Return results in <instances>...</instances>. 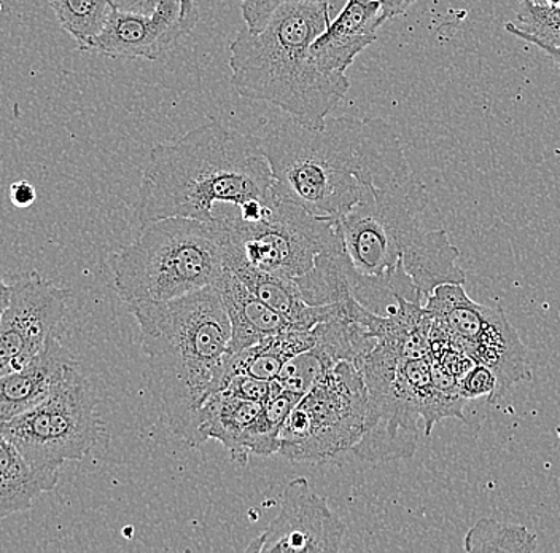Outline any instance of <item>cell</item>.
Returning a JSON list of instances; mask_svg holds the SVG:
<instances>
[{
    "label": "cell",
    "mask_w": 560,
    "mask_h": 553,
    "mask_svg": "<svg viewBox=\"0 0 560 553\" xmlns=\"http://www.w3.org/2000/svg\"><path fill=\"white\" fill-rule=\"evenodd\" d=\"M429 206V191L411 173L366 188L338 220L353 296L373 313L387 316L401 299L422 303L438 286L467 283L446 230L427 226Z\"/></svg>",
    "instance_id": "cell-1"
},
{
    "label": "cell",
    "mask_w": 560,
    "mask_h": 553,
    "mask_svg": "<svg viewBox=\"0 0 560 553\" xmlns=\"http://www.w3.org/2000/svg\"><path fill=\"white\" fill-rule=\"evenodd\" d=\"M261 147L276 194L322 219H341L366 188L412 173L397 131L381 118L328 117L318 128L290 118Z\"/></svg>",
    "instance_id": "cell-2"
},
{
    "label": "cell",
    "mask_w": 560,
    "mask_h": 553,
    "mask_svg": "<svg viewBox=\"0 0 560 553\" xmlns=\"http://www.w3.org/2000/svg\"><path fill=\"white\" fill-rule=\"evenodd\" d=\"M275 192L261 138L213 120L173 143H158L135 206L140 229L171 217L213 222L219 203L240 206Z\"/></svg>",
    "instance_id": "cell-3"
},
{
    "label": "cell",
    "mask_w": 560,
    "mask_h": 553,
    "mask_svg": "<svg viewBox=\"0 0 560 553\" xmlns=\"http://www.w3.org/2000/svg\"><path fill=\"white\" fill-rule=\"evenodd\" d=\"M149 367V388L171 433L201 446L198 418L215 394L231 324L215 286L171 302L129 303Z\"/></svg>",
    "instance_id": "cell-4"
},
{
    "label": "cell",
    "mask_w": 560,
    "mask_h": 553,
    "mask_svg": "<svg viewBox=\"0 0 560 553\" xmlns=\"http://www.w3.org/2000/svg\"><path fill=\"white\" fill-rule=\"evenodd\" d=\"M330 10L328 3H285L258 33L241 31L228 61L237 94L279 107L307 128L324 125L350 89L346 73L320 71L311 54L330 24Z\"/></svg>",
    "instance_id": "cell-5"
},
{
    "label": "cell",
    "mask_w": 560,
    "mask_h": 553,
    "mask_svg": "<svg viewBox=\"0 0 560 553\" xmlns=\"http://www.w3.org/2000/svg\"><path fill=\"white\" fill-rule=\"evenodd\" d=\"M114 287L126 304L171 302L215 286L225 272L217 222L171 217L140 229L110 262Z\"/></svg>",
    "instance_id": "cell-6"
},
{
    "label": "cell",
    "mask_w": 560,
    "mask_h": 553,
    "mask_svg": "<svg viewBox=\"0 0 560 553\" xmlns=\"http://www.w3.org/2000/svg\"><path fill=\"white\" fill-rule=\"evenodd\" d=\"M213 222L222 230L226 257L296 286L345 252L338 220L313 216L276 192L260 220L247 222L236 206L219 203Z\"/></svg>",
    "instance_id": "cell-7"
},
{
    "label": "cell",
    "mask_w": 560,
    "mask_h": 553,
    "mask_svg": "<svg viewBox=\"0 0 560 553\" xmlns=\"http://www.w3.org/2000/svg\"><path fill=\"white\" fill-rule=\"evenodd\" d=\"M370 394L362 367L336 364L304 394L280 430L279 454L290 463L325 464L352 453L365 436Z\"/></svg>",
    "instance_id": "cell-8"
},
{
    "label": "cell",
    "mask_w": 560,
    "mask_h": 553,
    "mask_svg": "<svg viewBox=\"0 0 560 553\" xmlns=\"http://www.w3.org/2000/svg\"><path fill=\"white\" fill-rule=\"evenodd\" d=\"M0 430L34 468L59 472L97 446L104 425L93 387L77 366L42 404L2 423Z\"/></svg>",
    "instance_id": "cell-9"
},
{
    "label": "cell",
    "mask_w": 560,
    "mask_h": 553,
    "mask_svg": "<svg viewBox=\"0 0 560 553\" xmlns=\"http://www.w3.org/2000/svg\"><path fill=\"white\" fill-rule=\"evenodd\" d=\"M429 310L446 329L451 348L492 370L497 378L492 404H499L514 384L530 380L527 349L500 308L476 303L464 285H443L430 297Z\"/></svg>",
    "instance_id": "cell-10"
},
{
    "label": "cell",
    "mask_w": 560,
    "mask_h": 553,
    "mask_svg": "<svg viewBox=\"0 0 560 553\" xmlns=\"http://www.w3.org/2000/svg\"><path fill=\"white\" fill-rule=\"evenodd\" d=\"M12 286L10 303L0 320V377L40 355L65 320L70 290L38 272L20 276Z\"/></svg>",
    "instance_id": "cell-11"
},
{
    "label": "cell",
    "mask_w": 560,
    "mask_h": 553,
    "mask_svg": "<svg viewBox=\"0 0 560 553\" xmlns=\"http://www.w3.org/2000/svg\"><path fill=\"white\" fill-rule=\"evenodd\" d=\"M346 528L304 477L293 479L283 489L279 516L245 548L247 553L339 552Z\"/></svg>",
    "instance_id": "cell-12"
},
{
    "label": "cell",
    "mask_w": 560,
    "mask_h": 553,
    "mask_svg": "<svg viewBox=\"0 0 560 553\" xmlns=\"http://www.w3.org/2000/svg\"><path fill=\"white\" fill-rule=\"evenodd\" d=\"M282 426L272 422L262 402L248 401L226 393L210 395L198 418L199 442L217 440L226 448L231 460L245 465L255 457L279 454Z\"/></svg>",
    "instance_id": "cell-13"
},
{
    "label": "cell",
    "mask_w": 560,
    "mask_h": 553,
    "mask_svg": "<svg viewBox=\"0 0 560 553\" xmlns=\"http://www.w3.org/2000/svg\"><path fill=\"white\" fill-rule=\"evenodd\" d=\"M199 19L182 13L180 0H161L155 12H120L112 9L91 51L108 58L149 59L156 61L170 54L182 37L190 34Z\"/></svg>",
    "instance_id": "cell-14"
},
{
    "label": "cell",
    "mask_w": 560,
    "mask_h": 553,
    "mask_svg": "<svg viewBox=\"0 0 560 553\" xmlns=\"http://www.w3.org/2000/svg\"><path fill=\"white\" fill-rule=\"evenodd\" d=\"M380 0H346L341 12L313 45L315 65L325 73H346L357 56L377 41L383 26Z\"/></svg>",
    "instance_id": "cell-15"
},
{
    "label": "cell",
    "mask_w": 560,
    "mask_h": 553,
    "mask_svg": "<svg viewBox=\"0 0 560 553\" xmlns=\"http://www.w3.org/2000/svg\"><path fill=\"white\" fill-rule=\"evenodd\" d=\"M79 366L56 335L23 369L0 377V425L37 407Z\"/></svg>",
    "instance_id": "cell-16"
},
{
    "label": "cell",
    "mask_w": 560,
    "mask_h": 553,
    "mask_svg": "<svg viewBox=\"0 0 560 553\" xmlns=\"http://www.w3.org/2000/svg\"><path fill=\"white\" fill-rule=\"evenodd\" d=\"M215 287L230 318L231 339L228 352L250 348L262 339L292 329V324L282 314L258 299L230 269L223 272Z\"/></svg>",
    "instance_id": "cell-17"
},
{
    "label": "cell",
    "mask_w": 560,
    "mask_h": 553,
    "mask_svg": "<svg viewBox=\"0 0 560 553\" xmlns=\"http://www.w3.org/2000/svg\"><path fill=\"white\" fill-rule=\"evenodd\" d=\"M313 346V331L292 327L262 339L261 343L250 346V348L234 353L228 352L223 359L222 370H220L215 394L222 393L228 381L236 376L255 377L266 381L276 380L282 372L283 366L292 357L307 352Z\"/></svg>",
    "instance_id": "cell-18"
},
{
    "label": "cell",
    "mask_w": 560,
    "mask_h": 553,
    "mask_svg": "<svg viewBox=\"0 0 560 553\" xmlns=\"http://www.w3.org/2000/svg\"><path fill=\"white\" fill-rule=\"evenodd\" d=\"M58 482L59 472L34 468L0 430V520L27 512Z\"/></svg>",
    "instance_id": "cell-19"
},
{
    "label": "cell",
    "mask_w": 560,
    "mask_h": 553,
    "mask_svg": "<svg viewBox=\"0 0 560 553\" xmlns=\"http://www.w3.org/2000/svg\"><path fill=\"white\" fill-rule=\"evenodd\" d=\"M56 20L79 45L91 51L94 38L100 36L110 15L107 0H50Z\"/></svg>",
    "instance_id": "cell-20"
},
{
    "label": "cell",
    "mask_w": 560,
    "mask_h": 553,
    "mask_svg": "<svg viewBox=\"0 0 560 553\" xmlns=\"http://www.w3.org/2000/svg\"><path fill=\"white\" fill-rule=\"evenodd\" d=\"M467 552H535L537 534L523 525L502 523L493 518H481L465 535Z\"/></svg>",
    "instance_id": "cell-21"
},
{
    "label": "cell",
    "mask_w": 560,
    "mask_h": 553,
    "mask_svg": "<svg viewBox=\"0 0 560 553\" xmlns=\"http://www.w3.org/2000/svg\"><path fill=\"white\" fill-rule=\"evenodd\" d=\"M516 5V21L506 23L511 36L535 45L560 48V5H540L521 0Z\"/></svg>",
    "instance_id": "cell-22"
},
{
    "label": "cell",
    "mask_w": 560,
    "mask_h": 553,
    "mask_svg": "<svg viewBox=\"0 0 560 553\" xmlns=\"http://www.w3.org/2000/svg\"><path fill=\"white\" fill-rule=\"evenodd\" d=\"M330 369L331 367L311 348L292 357L283 366L278 381L283 390L303 398L304 394L313 390L314 384Z\"/></svg>",
    "instance_id": "cell-23"
},
{
    "label": "cell",
    "mask_w": 560,
    "mask_h": 553,
    "mask_svg": "<svg viewBox=\"0 0 560 553\" xmlns=\"http://www.w3.org/2000/svg\"><path fill=\"white\" fill-rule=\"evenodd\" d=\"M458 388H460L462 398L467 401L486 398L489 404H492L493 395L497 393V378L488 367L475 364L467 376L460 378Z\"/></svg>",
    "instance_id": "cell-24"
},
{
    "label": "cell",
    "mask_w": 560,
    "mask_h": 553,
    "mask_svg": "<svg viewBox=\"0 0 560 553\" xmlns=\"http://www.w3.org/2000/svg\"><path fill=\"white\" fill-rule=\"evenodd\" d=\"M296 2L328 3L331 9L332 0H241V13L247 30L258 33L279 7Z\"/></svg>",
    "instance_id": "cell-25"
},
{
    "label": "cell",
    "mask_w": 560,
    "mask_h": 553,
    "mask_svg": "<svg viewBox=\"0 0 560 553\" xmlns=\"http://www.w3.org/2000/svg\"><path fill=\"white\" fill-rule=\"evenodd\" d=\"M222 393L236 395V398L248 399V401L262 402L265 404L271 395V381L248 376H236L228 381Z\"/></svg>",
    "instance_id": "cell-26"
},
{
    "label": "cell",
    "mask_w": 560,
    "mask_h": 553,
    "mask_svg": "<svg viewBox=\"0 0 560 553\" xmlns=\"http://www.w3.org/2000/svg\"><path fill=\"white\" fill-rule=\"evenodd\" d=\"M37 199V192L31 182L20 181L10 187V201L18 209H27L34 205Z\"/></svg>",
    "instance_id": "cell-27"
},
{
    "label": "cell",
    "mask_w": 560,
    "mask_h": 553,
    "mask_svg": "<svg viewBox=\"0 0 560 553\" xmlns=\"http://www.w3.org/2000/svg\"><path fill=\"white\" fill-rule=\"evenodd\" d=\"M108 5L114 10H120V12L129 13H149L155 12L158 3L161 0H107Z\"/></svg>",
    "instance_id": "cell-28"
},
{
    "label": "cell",
    "mask_w": 560,
    "mask_h": 553,
    "mask_svg": "<svg viewBox=\"0 0 560 553\" xmlns=\"http://www.w3.org/2000/svg\"><path fill=\"white\" fill-rule=\"evenodd\" d=\"M418 0H380L381 3V21L397 19L405 15Z\"/></svg>",
    "instance_id": "cell-29"
},
{
    "label": "cell",
    "mask_w": 560,
    "mask_h": 553,
    "mask_svg": "<svg viewBox=\"0 0 560 553\" xmlns=\"http://www.w3.org/2000/svg\"><path fill=\"white\" fill-rule=\"evenodd\" d=\"M10 293H12V286L7 285L2 273H0V320H2L3 311L9 307Z\"/></svg>",
    "instance_id": "cell-30"
},
{
    "label": "cell",
    "mask_w": 560,
    "mask_h": 553,
    "mask_svg": "<svg viewBox=\"0 0 560 553\" xmlns=\"http://www.w3.org/2000/svg\"><path fill=\"white\" fill-rule=\"evenodd\" d=\"M182 13L187 19H199L198 10H196V0H180Z\"/></svg>",
    "instance_id": "cell-31"
},
{
    "label": "cell",
    "mask_w": 560,
    "mask_h": 553,
    "mask_svg": "<svg viewBox=\"0 0 560 553\" xmlns=\"http://www.w3.org/2000/svg\"><path fill=\"white\" fill-rule=\"evenodd\" d=\"M537 48H540L542 54L548 56V58L560 68V48L549 47V45H537Z\"/></svg>",
    "instance_id": "cell-32"
},
{
    "label": "cell",
    "mask_w": 560,
    "mask_h": 553,
    "mask_svg": "<svg viewBox=\"0 0 560 553\" xmlns=\"http://www.w3.org/2000/svg\"><path fill=\"white\" fill-rule=\"evenodd\" d=\"M514 3L521 0H513ZM530 2L540 3V5H560V0H530Z\"/></svg>",
    "instance_id": "cell-33"
}]
</instances>
